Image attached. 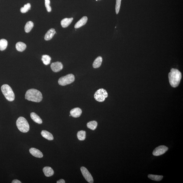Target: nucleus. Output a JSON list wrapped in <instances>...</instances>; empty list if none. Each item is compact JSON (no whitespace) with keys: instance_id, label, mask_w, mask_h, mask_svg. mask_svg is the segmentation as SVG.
Here are the masks:
<instances>
[{"instance_id":"6ab92c4d","label":"nucleus","mask_w":183,"mask_h":183,"mask_svg":"<svg viewBox=\"0 0 183 183\" xmlns=\"http://www.w3.org/2000/svg\"><path fill=\"white\" fill-rule=\"evenodd\" d=\"M26 47L27 46L25 43L22 42H19L17 43L16 45L17 50L20 52L23 51L26 49Z\"/></svg>"},{"instance_id":"cd10ccee","label":"nucleus","mask_w":183,"mask_h":183,"mask_svg":"<svg viewBox=\"0 0 183 183\" xmlns=\"http://www.w3.org/2000/svg\"><path fill=\"white\" fill-rule=\"evenodd\" d=\"M50 0H45V4L47 11L48 12H50L51 11V7L50 5Z\"/></svg>"},{"instance_id":"f03ea898","label":"nucleus","mask_w":183,"mask_h":183,"mask_svg":"<svg viewBox=\"0 0 183 183\" xmlns=\"http://www.w3.org/2000/svg\"><path fill=\"white\" fill-rule=\"evenodd\" d=\"M25 99L29 101L39 103L42 100V94L39 90L32 88L26 92Z\"/></svg>"},{"instance_id":"a211bd4d","label":"nucleus","mask_w":183,"mask_h":183,"mask_svg":"<svg viewBox=\"0 0 183 183\" xmlns=\"http://www.w3.org/2000/svg\"><path fill=\"white\" fill-rule=\"evenodd\" d=\"M103 61V58L101 56L97 57L93 62V67L94 68H97L101 66Z\"/></svg>"},{"instance_id":"f8f14e48","label":"nucleus","mask_w":183,"mask_h":183,"mask_svg":"<svg viewBox=\"0 0 183 183\" xmlns=\"http://www.w3.org/2000/svg\"><path fill=\"white\" fill-rule=\"evenodd\" d=\"M88 20L87 17L84 16L81 19L77 22L75 25L74 27L75 29H78L82 27L85 24Z\"/></svg>"},{"instance_id":"4be33fe9","label":"nucleus","mask_w":183,"mask_h":183,"mask_svg":"<svg viewBox=\"0 0 183 183\" xmlns=\"http://www.w3.org/2000/svg\"><path fill=\"white\" fill-rule=\"evenodd\" d=\"M77 136L79 140H84L86 138V132L84 131H78L77 134Z\"/></svg>"},{"instance_id":"5701e85b","label":"nucleus","mask_w":183,"mask_h":183,"mask_svg":"<svg viewBox=\"0 0 183 183\" xmlns=\"http://www.w3.org/2000/svg\"><path fill=\"white\" fill-rule=\"evenodd\" d=\"M34 26V24L32 22L29 21L26 23L24 27V30L26 33H29L31 31Z\"/></svg>"},{"instance_id":"2eb2a0df","label":"nucleus","mask_w":183,"mask_h":183,"mask_svg":"<svg viewBox=\"0 0 183 183\" xmlns=\"http://www.w3.org/2000/svg\"><path fill=\"white\" fill-rule=\"evenodd\" d=\"M41 135L43 137L49 140H53L54 137L52 134L46 130H43L41 132Z\"/></svg>"},{"instance_id":"aec40b11","label":"nucleus","mask_w":183,"mask_h":183,"mask_svg":"<svg viewBox=\"0 0 183 183\" xmlns=\"http://www.w3.org/2000/svg\"><path fill=\"white\" fill-rule=\"evenodd\" d=\"M87 126L88 128L92 130H94L97 128V123L95 121H92L88 122Z\"/></svg>"},{"instance_id":"ddd939ff","label":"nucleus","mask_w":183,"mask_h":183,"mask_svg":"<svg viewBox=\"0 0 183 183\" xmlns=\"http://www.w3.org/2000/svg\"><path fill=\"white\" fill-rule=\"evenodd\" d=\"M56 33L55 30L53 28H51L48 30L45 35V39L46 41L51 40L55 34Z\"/></svg>"},{"instance_id":"4468645a","label":"nucleus","mask_w":183,"mask_h":183,"mask_svg":"<svg viewBox=\"0 0 183 183\" xmlns=\"http://www.w3.org/2000/svg\"><path fill=\"white\" fill-rule=\"evenodd\" d=\"M43 171L44 174L47 177H50L54 175V171L51 167H46L43 168Z\"/></svg>"},{"instance_id":"f3484780","label":"nucleus","mask_w":183,"mask_h":183,"mask_svg":"<svg viewBox=\"0 0 183 183\" xmlns=\"http://www.w3.org/2000/svg\"><path fill=\"white\" fill-rule=\"evenodd\" d=\"M30 116H31L32 119L36 123L39 124H41L42 123V120L41 119L40 117L38 115L35 113L34 112L31 113V114H30Z\"/></svg>"},{"instance_id":"6e6552de","label":"nucleus","mask_w":183,"mask_h":183,"mask_svg":"<svg viewBox=\"0 0 183 183\" xmlns=\"http://www.w3.org/2000/svg\"><path fill=\"white\" fill-rule=\"evenodd\" d=\"M168 150V148L166 146H161L157 147L154 150L153 154L155 156L161 155L164 153Z\"/></svg>"},{"instance_id":"f257e3e1","label":"nucleus","mask_w":183,"mask_h":183,"mask_svg":"<svg viewBox=\"0 0 183 183\" xmlns=\"http://www.w3.org/2000/svg\"><path fill=\"white\" fill-rule=\"evenodd\" d=\"M169 79L170 84L173 88H176L180 84L182 74L178 69L172 68L169 74Z\"/></svg>"},{"instance_id":"7c9ffc66","label":"nucleus","mask_w":183,"mask_h":183,"mask_svg":"<svg viewBox=\"0 0 183 183\" xmlns=\"http://www.w3.org/2000/svg\"><path fill=\"white\" fill-rule=\"evenodd\" d=\"M96 1H98V0H96Z\"/></svg>"},{"instance_id":"c756f323","label":"nucleus","mask_w":183,"mask_h":183,"mask_svg":"<svg viewBox=\"0 0 183 183\" xmlns=\"http://www.w3.org/2000/svg\"><path fill=\"white\" fill-rule=\"evenodd\" d=\"M12 183H21L22 182L20 180H13L12 182Z\"/></svg>"},{"instance_id":"0eeeda50","label":"nucleus","mask_w":183,"mask_h":183,"mask_svg":"<svg viewBox=\"0 0 183 183\" xmlns=\"http://www.w3.org/2000/svg\"><path fill=\"white\" fill-rule=\"evenodd\" d=\"M81 172H82L83 176L85 180L87 181L88 182L90 183H93L94 182V180L93 177L92 176L91 174L88 171L85 167H82L80 168Z\"/></svg>"},{"instance_id":"a878e982","label":"nucleus","mask_w":183,"mask_h":183,"mask_svg":"<svg viewBox=\"0 0 183 183\" xmlns=\"http://www.w3.org/2000/svg\"><path fill=\"white\" fill-rule=\"evenodd\" d=\"M31 5L29 3L24 5L23 7L20 9V11L22 13H26L28 12L31 8Z\"/></svg>"},{"instance_id":"9d476101","label":"nucleus","mask_w":183,"mask_h":183,"mask_svg":"<svg viewBox=\"0 0 183 183\" xmlns=\"http://www.w3.org/2000/svg\"><path fill=\"white\" fill-rule=\"evenodd\" d=\"M30 153L36 157L41 158L43 157L42 153L40 151L35 148H31L29 150Z\"/></svg>"},{"instance_id":"bb28decb","label":"nucleus","mask_w":183,"mask_h":183,"mask_svg":"<svg viewBox=\"0 0 183 183\" xmlns=\"http://www.w3.org/2000/svg\"><path fill=\"white\" fill-rule=\"evenodd\" d=\"M122 0H116L115 10L116 14L119 12Z\"/></svg>"},{"instance_id":"1a4fd4ad","label":"nucleus","mask_w":183,"mask_h":183,"mask_svg":"<svg viewBox=\"0 0 183 183\" xmlns=\"http://www.w3.org/2000/svg\"><path fill=\"white\" fill-rule=\"evenodd\" d=\"M51 68L54 72H58L63 69V66L61 62L57 61L52 63Z\"/></svg>"},{"instance_id":"423d86ee","label":"nucleus","mask_w":183,"mask_h":183,"mask_svg":"<svg viewBox=\"0 0 183 183\" xmlns=\"http://www.w3.org/2000/svg\"><path fill=\"white\" fill-rule=\"evenodd\" d=\"M75 76L72 74H69L62 77L58 81V84L62 86H65L74 82Z\"/></svg>"},{"instance_id":"7ed1b4c3","label":"nucleus","mask_w":183,"mask_h":183,"mask_svg":"<svg viewBox=\"0 0 183 183\" xmlns=\"http://www.w3.org/2000/svg\"><path fill=\"white\" fill-rule=\"evenodd\" d=\"M17 127L22 133L28 132L30 130V126L26 119L22 117H20L16 122Z\"/></svg>"},{"instance_id":"20e7f679","label":"nucleus","mask_w":183,"mask_h":183,"mask_svg":"<svg viewBox=\"0 0 183 183\" xmlns=\"http://www.w3.org/2000/svg\"><path fill=\"white\" fill-rule=\"evenodd\" d=\"M1 90L5 99L9 101H14L15 97L12 88L8 84L3 85L1 87Z\"/></svg>"},{"instance_id":"393cba45","label":"nucleus","mask_w":183,"mask_h":183,"mask_svg":"<svg viewBox=\"0 0 183 183\" xmlns=\"http://www.w3.org/2000/svg\"><path fill=\"white\" fill-rule=\"evenodd\" d=\"M148 177V178L151 180L156 181H160L163 178V176L152 174L149 175Z\"/></svg>"},{"instance_id":"b1692460","label":"nucleus","mask_w":183,"mask_h":183,"mask_svg":"<svg viewBox=\"0 0 183 183\" xmlns=\"http://www.w3.org/2000/svg\"><path fill=\"white\" fill-rule=\"evenodd\" d=\"M7 46V41L5 39L0 40V50L3 51L6 49Z\"/></svg>"},{"instance_id":"39448f33","label":"nucleus","mask_w":183,"mask_h":183,"mask_svg":"<svg viewBox=\"0 0 183 183\" xmlns=\"http://www.w3.org/2000/svg\"><path fill=\"white\" fill-rule=\"evenodd\" d=\"M108 97V93L107 90L103 88H100L95 92L94 95V99L99 102L104 101Z\"/></svg>"},{"instance_id":"dca6fc26","label":"nucleus","mask_w":183,"mask_h":183,"mask_svg":"<svg viewBox=\"0 0 183 183\" xmlns=\"http://www.w3.org/2000/svg\"><path fill=\"white\" fill-rule=\"evenodd\" d=\"M73 20V18L63 19L61 22L62 27L64 28L67 27L72 22Z\"/></svg>"},{"instance_id":"9b49d317","label":"nucleus","mask_w":183,"mask_h":183,"mask_svg":"<svg viewBox=\"0 0 183 183\" xmlns=\"http://www.w3.org/2000/svg\"><path fill=\"white\" fill-rule=\"evenodd\" d=\"M82 110L79 107L74 108L70 111L71 115L74 117L77 118L80 117L82 114Z\"/></svg>"},{"instance_id":"c85d7f7f","label":"nucleus","mask_w":183,"mask_h":183,"mask_svg":"<svg viewBox=\"0 0 183 183\" xmlns=\"http://www.w3.org/2000/svg\"><path fill=\"white\" fill-rule=\"evenodd\" d=\"M57 183H65V180H63V179H60V180H58L57 182Z\"/></svg>"},{"instance_id":"412c9836","label":"nucleus","mask_w":183,"mask_h":183,"mask_svg":"<svg viewBox=\"0 0 183 183\" xmlns=\"http://www.w3.org/2000/svg\"><path fill=\"white\" fill-rule=\"evenodd\" d=\"M41 60L45 65H48L50 63L51 58L49 56L47 55H45L42 56Z\"/></svg>"}]
</instances>
